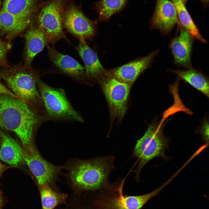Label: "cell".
I'll use <instances>...</instances> for the list:
<instances>
[{"label": "cell", "instance_id": "cell-1", "mask_svg": "<svg viewBox=\"0 0 209 209\" xmlns=\"http://www.w3.org/2000/svg\"><path fill=\"white\" fill-rule=\"evenodd\" d=\"M44 120L19 99L0 96V127L15 134L24 148L32 143L35 131Z\"/></svg>", "mask_w": 209, "mask_h": 209}, {"label": "cell", "instance_id": "cell-2", "mask_svg": "<svg viewBox=\"0 0 209 209\" xmlns=\"http://www.w3.org/2000/svg\"><path fill=\"white\" fill-rule=\"evenodd\" d=\"M114 158L107 156L74 162L69 167V176L75 194L98 190L107 185L114 167Z\"/></svg>", "mask_w": 209, "mask_h": 209}, {"label": "cell", "instance_id": "cell-3", "mask_svg": "<svg viewBox=\"0 0 209 209\" xmlns=\"http://www.w3.org/2000/svg\"><path fill=\"white\" fill-rule=\"evenodd\" d=\"M37 73L30 66H16L0 71V79L6 83L10 91L36 113L44 119L47 116L37 82Z\"/></svg>", "mask_w": 209, "mask_h": 209}, {"label": "cell", "instance_id": "cell-4", "mask_svg": "<svg viewBox=\"0 0 209 209\" xmlns=\"http://www.w3.org/2000/svg\"><path fill=\"white\" fill-rule=\"evenodd\" d=\"M37 85L48 119L83 121L81 115L72 106L63 89L51 87L39 78Z\"/></svg>", "mask_w": 209, "mask_h": 209}, {"label": "cell", "instance_id": "cell-5", "mask_svg": "<svg viewBox=\"0 0 209 209\" xmlns=\"http://www.w3.org/2000/svg\"><path fill=\"white\" fill-rule=\"evenodd\" d=\"M163 127L160 124H151L143 136L137 141L133 155L139 161L135 171L136 179L144 166L153 158L165 156L167 140L163 134Z\"/></svg>", "mask_w": 209, "mask_h": 209}, {"label": "cell", "instance_id": "cell-6", "mask_svg": "<svg viewBox=\"0 0 209 209\" xmlns=\"http://www.w3.org/2000/svg\"><path fill=\"white\" fill-rule=\"evenodd\" d=\"M71 0H48L42 4L37 17V26L48 43L54 44L60 39H67L63 30V19Z\"/></svg>", "mask_w": 209, "mask_h": 209}, {"label": "cell", "instance_id": "cell-7", "mask_svg": "<svg viewBox=\"0 0 209 209\" xmlns=\"http://www.w3.org/2000/svg\"><path fill=\"white\" fill-rule=\"evenodd\" d=\"M108 104L112 121L121 120L125 114L132 84L120 82L108 75L99 82Z\"/></svg>", "mask_w": 209, "mask_h": 209}, {"label": "cell", "instance_id": "cell-8", "mask_svg": "<svg viewBox=\"0 0 209 209\" xmlns=\"http://www.w3.org/2000/svg\"><path fill=\"white\" fill-rule=\"evenodd\" d=\"M23 149V157L37 180L38 185H48L53 188L61 169L46 161L31 144Z\"/></svg>", "mask_w": 209, "mask_h": 209}, {"label": "cell", "instance_id": "cell-9", "mask_svg": "<svg viewBox=\"0 0 209 209\" xmlns=\"http://www.w3.org/2000/svg\"><path fill=\"white\" fill-rule=\"evenodd\" d=\"M96 23L86 17L80 8L70 1L64 13L63 26L79 39L93 38L96 32Z\"/></svg>", "mask_w": 209, "mask_h": 209}, {"label": "cell", "instance_id": "cell-10", "mask_svg": "<svg viewBox=\"0 0 209 209\" xmlns=\"http://www.w3.org/2000/svg\"><path fill=\"white\" fill-rule=\"evenodd\" d=\"M177 34L171 41L169 47L174 64L188 69H193L191 56L194 39L180 24L178 23Z\"/></svg>", "mask_w": 209, "mask_h": 209}, {"label": "cell", "instance_id": "cell-11", "mask_svg": "<svg viewBox=\"0 0 209 209\" xmlns=\"http://www.w3.org/2000/svg\"><path fill=\"white\" fill-rule=\"evenodd\" d=\"M158 49L147 55L108 71L109 74L118 81L133 84L138 77L152 65Z\"/></svg>", "mask_w": 209, "mask_h": 209}, {"label": "cell", "instance_id": "cell-12", "mask_svg": "<svg viewBox=\"0 0 209 209\" xmlns=\"http://www.w3.org/2000/svg\"><path fill=\"white\" fill-rule=\"evenodd\" d=\"M179 22L172 2L169 0H157L155 11L150 21L151 28L157 29L163 35H167Z\"/></svg>", "mask_w": 209, "mask_h": 209}, {"label": "cell", "instance_id": "cell-13", "mask_svg": "<svg viewBox=\"0 0 209 209\" xmlns=\"http://www.w3.org/2000/svg\"><path fill=\"white\" fill-rule=\"evenodd\" d=\"M168 183L167 181L156 190L145 194L124 196L122 194V181L118 189V194L110 197L102 204L103 209H141L149 200L157 195Z\"/></svg>", "mask_w": 209, "mask_h": 209}, {"label": "cell", "instance_id": "cell-14", "mask_svg": "<svg viewBox=\"0 0 209 209\" xmlns=\"http://www.w3.org/2000/svg\"><path fill=\"white\" fill-rule=\"evenodd\" d=\"M79 39L76 49L85 64L86 77L99 82L108 75V71L102 66L97 54L88 45L85 39Z\"/></svg>", "mask_w": 209, "mask_h": 209}, {"label": "cell", "instance_id": "cell-15", "mask_svg": "<svg viewBox=\"0 0 209 209\" xmlns=\"http://www.w3.org/2000/svg\"><path fill=\"white\" fill-rule=\"evenodd\" d=\"M47 46L51 61L62 71L79 81L86 77L84 67L78 61L68 55L60 53L48 45Z\"/></svg>", "mask_w": 209, "mask_h": 209}, {"label": "cell", "instance_id": "cell-16", "mask_svg": "<svg viewBox=\"0 0 209 209\" xmlns=\"http://www.w3.org/2000/svg\"><path fill=\"white\" fill-rule=\"evenodd\" d=\"M0 159L17 166L23 160V149L12 138L0 129Z\"/></svg>", "mask_w": 209, "mask_h": 209}, {"label": "cell", "instance_id": "cell-17", "mask_svg": "<svg viewBox=\"0 0 209 209\" xmlns=\"http://www.w3.org/2000/svg\"><path fill=\"white\" fill-rule=\"evenodd\" d=\"M25 38L26 65L30 66L34 57L42 50L48 42L44 33L37 26L29 29Z\"/></svg>", "mask_w": 209, "mask_h": 209}, {"label": "cell", "instance_id": "cell-18", "mask_svg": "<svg viewBox=\"0 0 209 209\" xmlns=\"http://www.w3.org/2000/svg\"><path fill=\"white\" fill-rule=\"evenodd\" d=\"M40 0H4L1 10L20 18L30 20L41 7Z\"/></svg>", "mask_w": 209, "mask_h": 209}, {"label": "cell", "instance_id": "cell-19", "mask_svg": "<svg viewBox=\"0 0 209 209\" xmlns=\"http://www.w3.org/2000/svg\"><path fill=\"white\" fill-rule=\"evenodd\" d=\"M30 20L22 19L7 12L0 11V31L11 40L29 25Z\"/></svg>", "mask_w": 209, "mask_h": 209}, {"label": "cell", "instance_id": "cell-20", "mask_svg": "<svg viewBox=\"0 0 209 209\" xmlns=\"http://www.w3.org/2000/svg\"><path fill=\"white\" fill-rule=\"evenodd\" d=\"M169 71L175 73L179 78L209 97L208 80L199 71L193 68L186 70H169Z\"/></svg>", "mask_w": 209, "mask_h": 209}, {"label": "cell", "instance_id": "cell-21", "mask_svg": "<svg viewBox=\"0 0 209 209\" xmlns=\"http://www.w3.org/2000/svg\"><path fill=\"white\" fill-rule=\"evenodd\" d=\"M38 186L42 209H55L59 205L66 203L68 194L59 192L47 184Z\"/></svg>", "mask_w": 209, "mask_h": 209}, {"label": "cell", "instance_id": "cell-22", "mask_svg": "<svg viewBox=\"0 0 209 209\" xmlns=\"http://www.w3.org/2000/svg\"><path fill=\"white\" fill-rule=\"evenodd\" d=\"M177 12L179 21L180 24L194 38L204 44L207 42L200 33L198 28L181 0H172Z\"/></svg>", "mask_w": 209, "mask_h": 209}, {"label": "cell", "instance_id": "cell-23", "mask_svg": "<svg viewBox=\"0 0 209 209\" xmlns=\"http://www.w3.org/2000/svg\"><path fill=\"white\" fill-rule=\"evenodd\" d=\"M128 0H101L95 3V9L99 14L98 20L107 21L113 15L120 12Z\"/></svg>", "mask_w": 209, "mask_h": 209}, {"label": "cell", "instance_id": "cell-24", "mask_svg": "<svg viewBox=\"0 0 209 209\" xmlns=\"http://www.w3.org/2000/svg\"><path fill=\"white\" fill-rule=\"evenodd\" d=\"M10 47L9 43L3 41L0 38V64H3L6 62V54Z\"/></svg>", "mask_w": 209, "mask_h": 209}, {"label": "cell", "instance_id": "cell-25", "mask_svg": "<svg viewBox=\"0 0 209 209\" xmlns=\"http://www.w3.org/2000/svg\"><path fill=\"white\" fill-rule=\"evenodd\" d=\"M201 132L205 140L208 143L209 139V128L207 120L204 121L201 128Z\"/></svg>", "mask_w": 209, "mask_h": 209}, {"label": "cell", "instance_id": "cell-26", "mask_svg": "<svg viewBox=\"0 0 209 209\" xmlns=\"http://www.w3.org/2000/svg\"><path fill=\"white\" fill-rule=\"evenodd\" d=\"M3 94H8L20 99L10 90H9L0 82V96Z\"/></svg>", "mask_w": 209, "mask_h": 209}, {"label": "cell", "instance_id": "cell-27", "mask_svg": "<svg viewBox=\"0 0 209 209\" xmlns=\"http://www.w3.org/2000/svg\"><path fill=\"white\" fill-rule=\"evenodd\" d=\"M5 166L0 162V176L2 172L5 170Z\"/></svg>", "mask_w": 209, "mask_h": 209}, {"label": "cell", "instance_id": "cell-28", "mask_svg": "<svg viewBox=\"0 0 209 209\" xmlns=\"http://www.w3.org/2000/svg\"><path fill=\"white\" fill-rule=\"evenodd\" d=\"M3 205V199L0 192V209H2Z\"/></svg>", "mask_w": 209, "mask_h": 209}, {"label": "cell", "instance_id": "cell-29", "mask_svg": "<svg viewBox=\"0 0 209 209\" xmlns=\"http://www.w3.org/2000/svg\"><path fill=\"white\" fill-rule=\"evenodd\" d=\"M203 2H205V3H207L208 1V0H201Z\"/></svg>", "mask_w": 209, "mask_h": 209}, {"label": "cell", "instance_id": "cell-30", "mask_svg": "<svg viewBox=\"0 0 209 209\" xmlns=\"http://www.w3.org/2000/svg\"><path fill=\"white\" fill-rule=\"evenodd\" d=\"M183 3L185 4L188 0H181Z\"/></svg>", "mask_w": 209, "mask_h": 209}, {"label": "cell", "instance_id": "cell-31", "mask_svg": "<svg viewBox=\"0 0 209 209\" xmlns=\"http://www.w3.org/2000/svg\"><path fill=\"white\" fill-rule=\"evenodd\" d=\"M1 0H0V6L1 3Z\"/></svg>", "mask_w": 209, "mask_h": 209}]
</instances>
